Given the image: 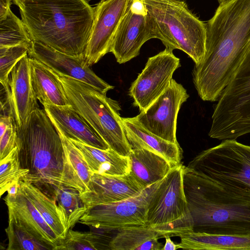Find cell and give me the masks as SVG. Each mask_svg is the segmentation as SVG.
<instances>
[{
    "instance_id": "obj_1",
    "label": "cell",
    "mask_w": 250,
    "mask_h": 250,
    "mask_svg": "<svg viewBox=\"0 0 250 250\" xmlns=\"http://www.w3.org/2000/svg\"><path fill=\"white\" fill-rule=\"evenodd\" d=\"M206 26L205 54L193 82L202 100L216 102L250 46V0L220 2Z\"/></svg>"
},
{
    "instance_id": "obj_2",
    "label": "cell",
    "mask_w": 250,
    "mask_h": 250,
    "mask_svg": "<svg viewBox=\"0 0 250 250\" xmlns=\"http://www.w3.org/2000/svg\"><path fill=\"white\" fill-rule=\"evenodd\" d=\"M183 185L193 231L250 235V193L184 167Z\"/></svg>"
},
{
    "instance_id": "obj_3",
    "label": "cell",
    "mask_w": 250,
    "mask_h": 250,
    "mask_svg": "<svg viewBox=\"0 0 250 250\" xmlns=\"http://www.w3.org/2000/svg\"><path fill=\"white\" fill-rule=\"evenodd\" d=\"M19 10L33 41L69 55L84 54L94 18L86 0H25Z\"/></svg>"
},
{
    "instance_id": "obj_4",
    "label": "cell",
    "mask_w": 250,
    "mask_h": 250,
    "mask_svg": "<svg viewBox=\"0 0 250 250\" xmlns=\"http://www.w3.org/2000/svg\"><path fill=\"white\" fill-rule=\"evenodd\" d=\"M17 146L21 167L29 170L21 180L55 198L64 186L65 157L61 137L44 109L33 111L18 128Z\"/></svg>"
},
{
    "instance_id": "obj_5",
    "label": "cell",
    "mask_w": 250,
    "mask_h": 250,
    "mask_svg": "<svg viewBox=\"0 0 250 250\" xmlns=\"http://www.w3.org/2000/svg\"><path fill=\"white\" fill-rule=\"evenodd\" d=\"M147 12L153 39L166 48L179 49L199 63L205 54L206 23L181 0H142Z\"/></svg>"
},
{
    "instance_id": "obj_6",
    "label": "cell",
    "mask_w": 250,
    "mask_h": 250,
    "mask_svg": "<svg viewBox=\"0 0 250 250\" xmlns=\"http://www.w3.org/2000/svg\"><path fill=\"white\" fill-rule=\"evenodd\" d=\"M54 72L63 85L69 104L110 148L128 156L132 148L120 116L118 102L87 83Z\"/></svg>"
},
{
    "instance_id": "obj_7",
    "label": "cell",
    "mask_w": 250,
    "mask_h": 250,
    "mask_svg": "<svg viewBox=\"0 0 250 250\" xmlns=\"http://www.w3.org/2000/svg\"><path fill=\"white\" fill-rule=\"evenodd\" d=\"M208 135L235 140L250 134V46L214 107Z\"/></svg>"
},
{
    "instance_id": "obj_8",
    "label": "cell",
    "mask_w": 250,
    "mask_h": 250,
    "mask_svg": "<svg viewBox=\"0 0 250 250\" xmlns=\"http://www.w3.org/2000/svg\"><path fill=\"white\" fill-rule=\"evenodd\" d=\"M184 167L181 163L171 168L148 203L146 225L161 232L163 238L193 231L184 189Z\"/></svg>"
},
{
    "instance_id": "obj_9",
    "label": "cell",
    "mask_w": 250,
    "mask_h": 250,
    "mask_svg": "<svg viewBox=\"0 0 250 250\" xmlns=\"http://www.w3.org/2000/svg\"><path fill=\"white\" fill-rule=\"evenodd\" d=\"M196 173L250 193V146L225 140L203 150L188 164Z\"/></svg>"
},
{
    "instance_id": "obj_10",
    "label": "cell",
    "mask_w": 250,
    "mask_h": 250,
    "mask_svg": "<svg viewBox=\"0 0 250 250\" xmlns=\"http://www.w3.org/2000/svg\"><path fill=\"white\" fill-rule=\"evenodd\" d=\"M162 180L132 197L88 207L79 222L93 229L106 230L146 225L149 200Z\"/></svg>"
},
{
    "instance_id": "obj_11",
    "label": "cell",
    "mask_w": 250,
    "mask_h": 250,
    "mask_svg": "<svg viewBox=\"0 0 250 250\" xmlns=\"http://www.w3.org/2000/svg\"><path fill=\"white\" fill-rule=\"evenodd\" d=\"M180 66V59L167 48L149 57L129 88L134 106L140 112L145 110L167 89Z\"/></svg>"
},
{
    "instance_id": "obj_12",
    "label": "cell",
    "mask_w": 250,
    "mask_h": 250,
    "mask_svg": "<svg viewBox=\"0 0 250 250\" xmlns=\"http://www.w3.org/2000/svg\"><path fill=\"white\" fill-rule=\"evenodd\" d=\"M188 97L183 86L172 79L164 92L134 118L149 132L168 142L178 143L176 136L178 114Z\"/></svg>"
},
{
    "instance_id": "obj_13",
    "label": "cell",
    "mask_w": 250,
    "mask_h": 250,
    "mask_svg": "<svg viewBox=\"0 0 250 250\" xmlns=\"http://www.w3.org/2000/svg\"><path fill=\"white\" fill-rule=\"evenodd\" d=\"M153 39L146 9L142 0H129L114 36L110 52L124 63L137 57L142 45Z\"/></svg>"
},
{
    "instance_id": "obj_14",
    "label": "cell",
    "mask_w": 250,
    "mask_h": 250,
    "mask_svg": "<svg viewBox=\"0 0 250 250\" xmlns=\"http://www.w3.org/2000/svg\"><path fill=\"white\" fill-rule=\"evenodd\" d=\"M129 0H100L93 7V20L84 52L90 65L97 63L110 52L114 36Z\"/></svg>"
},
{
    "instance_id": "obj_15",
    "label": "cell",
    "mask_w": 250,
    "mask_h": 250,
    "mask_svg": "<svg viewBox=\"0 0 250 250\" xmlns=\"http://www.w3.org/2000/svg\"><path fill=\"white\" fill-rule=\"evenodd\" d=\"M28 55L55 73L87 83L104 94L114 88L90 68L84 54L71 55L33 41Z\"/></svg>"
},
{
    "instance_id": "obj_16",
    "label": "cell",
    "mask_w": 250,
    "mask_h": 250,
    "mask_svg": "<svg viewBox=\"0 0 250 250\" xmlns=\"http://www.w3.org/2000/svg\"><path fill=\"white\" fill-rule=\"evenodd\" d=\"M9 92L5 97L10 114L19 128L38 104L32 86L29 57L23 58L12 71L9 82Z\"/></svg>"
},
{
    "instance_id": "obj_17",
    "label": "cell",
    "mask_w": 250,
    "mask_h": 250,
    "mask_svg": "<svg viewBox=\"0 0 250 250\" xmlns=\"http://www.w3.org/2000/svg\"><path fill=\"white\" fill-rule=\"evenodd\" d=\"M145 188L130 174L108 175L93 174L88 190L80 194L87 207L124 200L140 194Z\"/></svg>"
},
{
    "instance_id": "obj_18",
    "label": "cell",
    "mask_w": 250,
    "mask_h": 250,
    "mask_svg": "<svg viewBox=\"0 0 250 250\" xmlns=\"http://www.w3.org/2000/svg\"><path fill=\"white\" fill-rule=\"evenodd\" d=\"M54 125L69 139L102 149L109 147L104 140L71 105H43Z\"/></svg>"
},
{
    "instance_id": "obj_19",
    "label": "cell",
    "mask_w": 250,
    "mask_h": 250,
    "mask_svg": "<svg viewBox=\"0 0 250 250\" xmlns=\"http://www.w3.org/2000/svg\"><path fill=\"white\" fill-rule=\"evenodd\" d=\"M8 219L54 248L59 239L40 212L20 188L16 198L5 202Z\"/></svg>"
},
{
    "instance_id": "obj_20",
    "label": "cell",
    "mask_w": 250,
    "mask_h": 250,
    "mask_svg": "<svg viewBox=\"0 0 250 250\" xmlns=\"http://www.w3.org/2000/svg\"><path fill=\"white\" fill-rule=\"evenodd\" d=\"M127 141L131 148H145L166 159L172 166L181 164L182 149L179 143L168 142L149 132L135 119L122 118Z\"/></svg>"
},
{
    "instance_id": "obj_21",
    "label": "cell",
    "mask_w": 250,
    "mask_h": 250,
    "mask_svg": "<svg viewBox=\"0 0 250 250\" xmlns=\"http://www.w3.org/2000/svg\"><path fill=\"white\" fill-rule=\"evenodd\" d=\"M69 139L81 152L92 174L124 175L129 174V156L120 155L110 148L100 149L77 140Z\"/></svg>"
},
{
    "instance_id": "obj_22",
    "label": "cell",
    "mask_w": 250,
    "mask_h": 250,
    "mask_svg": "<svg viewBox=\"0 0 250 250\" xmlns=\"http://www.w3.org/2000/svg\"><path fill=\"white\" fill-rule=\"evenodd\" d=\"M129 174L146 188L162 180L173 167L164 157L145 148H132Z\"/></svg>"
},
{
    "instance_id": "obj_23",
    "label": "cell",
    "mask_w": 250,
    "mask_h": 250,
    "mask_svg": "<svg viewBox=\"0 0 250 250\" xmlns=\"http://www.w3.org/2000/svg\"><path fill=\"white\" fill-rule=\"evenodd\" d=\"M31 78L35 96L42 104L69 105L63 85L56 74L37 60L29 57Z\"/></svg>"
},
{
    "instance_id": "obj_24",
    "label": "cell",
    "mask_w": 250,
    "mask_h": 250,
    "mask_svg": "<svg viewBox=\"0 0 250 250\" xmlns=\"http://www.w3.org/2000/svg\"><path fill=\"white\" fill-rule=\"evenodd\" d=\"M178 249L189 250H250V235L213 234L193 231L179 235Z\"/></svg>"
},
{
    "instance_id": "obj_25",
    "label": "cell",
    "mask_w": 250,
    "mask_h": 250,
    "mask_svg": "<svg viewBox=\"0 0 250 250\" xmlns=\"http://www.w3.org/2000/svg\"><path fill=\"white\" fill-rule=\"evenodd\" d=\"M109 241L111 250H162L164 246L159 241L163 234L146 225L119 229Z\"/></svg>"
},
{
    "instance_id": "obj_26",
    "label": "cell",
    "mask_w": 250,
    "mask_h": 250,
    "mask_svg": "<svg viewBox=\"0 0 250 250\" xmlns=\"http://www.w3.org/2000/svg\"><path fill=\"white\" fill-rule=\"evenodd\" d=\"M65 157L64 186L77 189L80 194L88 190L92 173L80 150L59 128Z\"/></svg>"
},
{
    "instance_id": "obj_27",
    "label": "cell",
    "mask_w": 250,
    "mask_h": 250,
    "mask_svg": "<svg viewBox=\"0 0 250 250\" xmlns=\"http://www.w3.org/2000/svg\"><path fill=\"white\" fill-rule=\"evenodd\" d=\"M20 186L59 239L64 238V220L55 198L30 183L21 180Z\"/></svg>"
},
{
    "instance_id": "obj_28",
    "label": "cell",
    "mask_w": 250,
    "mask_h": 250,
    "mask_svg": "<svg viewBox=\"0 0 250 250\" xmlns=\"http://www.w3.org/2000/svg\"><path fill=\"white\" fill-rule=\"evenodd\" d=\"M55 198L63 216L67 232L79 222L88 207L83 202L77 189L63 185L57 189Z\"/></svg>"
},
{
    "instance_id": "obj_29",
    "label": "cell",
    "mask_w": 250,
    "mask_h": 250,
    "mask_svg": "<svg viewBox=\"0 0 250 250\" xmlns=\"http://www.w3.org/2000/svg\"><path fill=\"white\" fill-rule=\"evenodd\" d=\"M33 41L23 21L12 10L0 21V48L23 45L30 48Z\"/></svg>"
},
{
    "instance_id": "obj_30",
    "label": "cell",
    "mask_w": 250,
    "mask_h": 250,
    "mask_svg": "<svg viewBox=\"0 0 250 250\" xmlns=\"http://www.w3.org/2000/svg\"><path fill=\"white\" fill-rule=\"evenodd\" d=\"M101 234L89 231L69 229L65 237L59 239L54 250H101L109 249Z\"/></svg>"
},
{
    "instance_id": "obj_31",
    "label": "cell",
    "mask_w": 250,
    "mask_h": 250,
    "mask_svg": "<svg viewBox=\"0 0 250 250\" xmlns=\"http://www.w3.org/2000/svg\"><path fill=\"white\" fill-rule=\"evenodd\" d=\"M8 240L7 250H53V247L38 239L13 220L8 219L5 229Z\"/></svg>"
},
{
    "instance_id": "obj_32",
    "label": "cell",
    "mask_w": 250,
    "mask_h": 250,
    "mask_svg": "<svg viewBox=\"0 0 250 250\" xmlns=\"http://www.w3.org/2000/svg\"><path fill=\"white\" fill-rule=\"evenodd\" d=\"M29 170L21 167L19 149L16 146L6 156L0 160V196L15 180L22 179Z\"/></svg>"
},
{
    "instance_id": "obj_33",
    "label": "cell",
    "mask_w": 250,
    "mask_h": 250,
    "mask_svg": "<svg viewBox=\"0 0 250 250\" xmlns=\"http://www.w3.org/2000/svg\"><path fill=\"white\" fill-rule=\"evenodd\" d=\"M29 47L23 45L0 48V82L7 97L9 92L10 74L24 57L28 55Z\"/></svg>"
},
{
    "instance_id": "obj_34",
    "label": "cell",
    "mask_w": 250,
    "mask_h": 250,
    "mask_svg": "<svg viewBox=\"0 0 250 250\" xmlns=\"http://www.w3.org/2000/svg\"><path fill=\"white\" fill-rule=\"evenodd\" d=\"M0 116V160L6 156L16 146L18 128L12 116L1 111Z\"/></svg>"
},
{
    "instance_id": "obj_35",
    "label": "cell",
    "mask_w": 250,
    "mask_h": 250,
    "mask_svg": "<svg viewBox=\"0 0 250 250\" xmlns=\"http://www.w3.org/2000/svg\"><path fill=\"white\" fill-rule=\"evenodd\" d=\"M20 180H15L10 185L6 191L7 194L3 198L5 202L12 201L16 198L20 188Z\"/></svg>"
},
{
    "instance_id": "obj_36",
    "label": "cell",
    "mask_w": 250,
    "mask_h": 250,
    "mask_svg": "<svg viewBox=\"0 0 250 250\" xmlns=\"http://www.w3.org/2000/svg\"><path fill=\"white\" fill-rule=\"evenodd\" d=\"M12 0H0V21L4 20L11 10Z\"/></svg>"
},
{
    "instance_id": "obj_37",
    "label": "cell",
    "mask_w": 250,
    "mask_h": 250,
    "mask_svg": "<svg viewBox=\"0 0 250 250\" xmlns=\"http://www.w3.org/2000/svg\"><path fill=\"white\" fill-rule=\"evenodd\" d=\"M165 244L162 250H176L178 249L177 244H175L171 239L170 237L166 236Z\"/></svg>"
},
{
    "instance_id": "obj_38",
    "label": "cell",
    "mask_w": 250,
    "mask_h": 250,
    "mask_svg": "<svg viewBox=\"0 0 250 250\" xmlns=\"http://www.w3.org/2000/svg\"><path fill=\"white\" fill-rule=\"evenodd\" d=\"M24 0H12V1L15 5L18 6L19 8H20Z\"/></svg>"
},
{
    "instance_id": "obj_39",
    "label": "cell",
    "mask_w": 250,
    "mask_h": 250,
    "mask_svg": "<svg viewBox=\"0 0 250 250\" xmlns=\"http://www.w3.org/2000/svg\"><path fill=\"white\" fill-rule=\"evenodd\" d=\"M218 0L219 1L220 3V2H223V1H225V0Z\"/></svg>"
}]
</instances>
